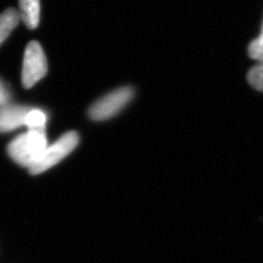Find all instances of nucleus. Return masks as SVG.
<instances>
[{"instance_id": "nucleus-1", "label": "nucleus", "mask_w": 263, "mask_h": 263, "mask_svg": "<svg viewBox=\"0 0 263 263\" xmlns=\"http://www.w3.org/2000/svg\"><path fill=\"white\" fill-rule=\"evenodd\" d=\"M48 147L45 128L29 129L8 145L10 157L22 167L29 168Z\"/></svg>"}, {"instance_id": "nucleus-2", "label": "nucleus", "mask_w": 263, "mask_h": 263, "mask_svg": "<svg viewBox=\"0 0 263 263\" xmlns=\"http://www.w3.org/2000/svg\"><path fill=\"white\" fill-rule=\"evenodd\" d=\"M78 143L79 135L76 132L64 134L56 142L48 146L37 161L28 168L29 173L31 175H38L52 168L72 152Z\"/></svg>"}, {"instance_id": "nucleus-3", "label": "nucleus", "mask_w": 263, "mask_h": 263, "mask_svg": "<svg viewBox=\"0 0 263 263\" xmlns=\"http://www.w3.org/2000/svg\"><path fill=\"white\" fill-rule=\"evenodd\" d=\"M135 96V90L121 87L101 98L89 108V117L95 121H104L114 117L129 104Z\"/></svg>"}, {"instance_id": "nucleus-4", "label": "nucleus", "mask_w": 263, "mask_h": 263, "mask_svg": "<svg viewBox=\"0 0 263 263\" xmlns=\"http://www.w3.org/2000/svg\"><path fill=\"white\" fill-rule=\"evenodd\" d=\"M47 70V60L41 45L36 41H30L25 51L22 84L27 89L31 88L46 76Z\"/></svg>"}, {"instance_id": "nucleus-5", "label": "nucleus", "mask_w": 263, "mask_h": 263, "mask_svg": "<svg viewBox=\"0 0 263 263\" xmlns=\"http://www.w3.org/2000/svg\"><path fill=\"white\" fill-rule=\"evenodd\" d=\"M30 109L28 106L10 104L0 107V133L13 131L25 125L26 116Z\"/></svg>"}, {"instance_id": "nucleus-6", "label": "nucleus", "mask_w": 263, "mask_h": 263, "mask_svg": "<svg viewBox=\"0 0 263 263\" xmlns=\"http://www.w3.org/2000/svg\"><path fill=\"white\" fill-rule=\"evenodd\" d=\"M19 14L28 28H36L40 19V0H20Z\"/></svg>"}, {"instance_id": "nucleus-7", "label": "nucleus", "mask_w": 263, "mask_h": 263, "mask_svg": "<svg viewBox=\"0 0 263 263\" xmlns=\"http://www.w3.org/2000/svg\"><path fill=\"white\" fill-rule=\"evenodd\" d=\"M19 12L17 10L10 8L0 14V44L9 36L11 31L19 24Z\"/></svg>"}, {"instance_id": "nucleus-8", "label": "nucleus", "mask_w": 263, "mask_h": 263, "mask_svg": "<svg viewBox=\"0 0 263 263\" xmlns=\"http://www.w3.org/2000/svg\"><path fill=\"white\" fill-rule=\"evenodd\" d=\"M247 79L253 88L263 93V59L249 70Z\"/></svg>"}, {"instance_id": "nucleus-9", "label": "nucleus", "mask_w": 263, "mask_h": 263, "mask_svg": "<svg viewBox=\"0 0 263 263\" xmlns=\"http://www.w3.org/2000/svg\"><path fill=\"white\" fill-rule=\"evenodd\" d=\"M47 122V116L40 109H33L31 108L28 111L25 125L28 126L29 129H38V128H45Z\"/></svg>"}, {"instance_id": "nucleus-10", "label": "nucleus", "mask_w": 263, "mask_h": 263, "mask_svg": "<svg viewBox=\"0 0 263 263\" xmlns=\"http://www.w3.org/2000/svg\"><path fill=\"white\" fill-rule=\"evenodd\" d=\"M249 55L257 62L263 59V27L260 35L255 38L249 46Z\"/></svg>"}, {"instance_id": "nucleus-11", "label": "nucleus", "mask_w": 263, "mask_h": 263, "mask_svg": "<svg viewBox=\"0 0 263 263\" xmlns=\"http://www.w3.org/2000/svg\"><path fill=\"white\" fill-rule=\"evenodd\" d=\"M10 101V93L5 84L0 80V107L8 104Z\"/></svg>"}]
</instances>
